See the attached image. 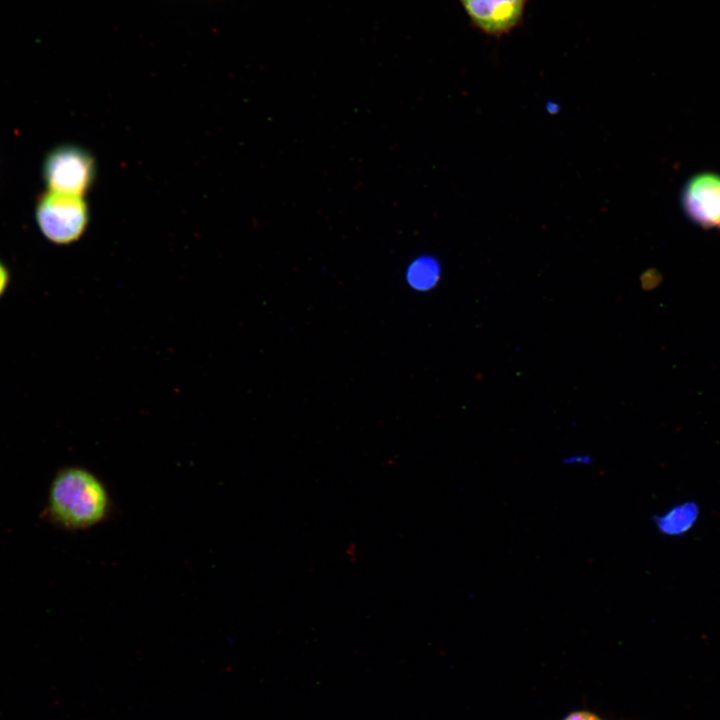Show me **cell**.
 Wrapping results in <instances>:
<instances>
[{
	"label": "cell",
	"mask_w": 720,
	"mask_h": 720,
	"mask_svg": "<svg viewBox=\"0 0 720 720\" xmlns=\"http://www.w3.org/2000/svg\"><path fill=\"white\" fill-rule=\"evenodd\" d=\"M558 109H559V106L555 103L547 105V110L549 113H552V114L556 113L558 111Z\"/></svg>",
	"instance_id": "8fae6325"
},
{
	"label": "cell",
	"mask_w": 720,
	"mask_h": 720,
	"mask_svg": "<svg viewBox=\"0 0 720 720\" xmlns=\"http://www.w3.org/2000/svg\"><path fill=\"white\" fill-rule=\"evenodd\" d=\"M562 463L568 466H589L593 463V457L587 453H574L565 456Z\"/></svg>",
	"instance_id": "ba28073f"
},
{
	"label": "cell",
	"mask_w": 720,
	"mask_h": 720,
	"mask_svg": "<svg viewBox=\"0 0 720 720\" xmlns=\"http://www.w3.org/2000/svg\"><path fill=\"white\" fill-rule=\"evenodd\" d=\"M472 25L480 32L501 37L522 22L527 0H458Z\"/></svg>",
	"instance_id": "277c9868"
},
{
	"label": "cell",
	"mask_w": 720,
	"mask_h": 720,
	"mask_svg": "<svg viewBox=\"0 0 720 720\" xmlns=\"http://www.w3.org/2000/svg\"><path fill=\"white\" fill-rule=\"evenodd\" d=\"M36 220L48 240L69 244L85 231L89 220L88 206L82 197L49 191L37 203Z\"/></svg>",
	"instance_id": "7a4b0ae2"
},
{
	"label": "cell",
	"mask_w": 720,
	"mask_h": 720,
	"mask_svg": "<svg viewBox=\"0 0 720 720\" xmlns=\"http://www.w3.org/2000/svg\"><path fill=\"white\" fill-rule=\"evenodd\" d=\"M700 515L697 502L687 500L671 506L652 517L656 531L665 537H680L687 534L696 524Z\"/></svg>",
	"instance_id": "8992f818"
},
{
	"label": "cell",
	"mask_w": 720,
	"mask_h": 720,
	"mask_svg": "<svg viewBox=\"0 0 720 720\" xmlns=\"http://www.w3.org/2000/svg\"><path fill=\"white\" fill-rule=\"evenodd\" d=\"M115 505L106 484L90 470L68 466L51 481L47 515L69 531H82L111 519Z\"/></svg>",
	"instance_id": "6da1fadb"
},
{
	"label": "cell",
	"mask_w": 720,
	"mask_h": 720,
	"mask_svg": "<svg viewBox=\"0 0 720 720\" xmlns=\"http://www.w3.org/2000/svg\"><path fill=\"white\" fill-rule=\"evenodd\" d=\"M96 174L93 157L74 145L58 146L47 155L43 176L49 191L82 197Z\"/></svg>",
	"instance_id": "3957f363"
},
{
	"label": "cell",
	"mask_w": 720,
	"mask_h": 720,
	"mask_svg": "<svg viewBox=\"0 0 720 720\" xmlns=\"http://www.w3.org/2000/svg\"><path fill=\"white\" fill-rule=\"evenodd\" d=\"M563 720H602L596 714L589 711H574L568 714Z\"/></svg>",
	"instance_id": "9c48e42d"
},
{
	"label": "cell",
	"mask_w": 720,
	"mask_h": 720,
	"mask_svg": "<svg viewBox=\"0 0 720 720\" xmlns=\"http://www.w3.org/2000/svg\"><path fill=\"white\" fill-rule=\"evenodd\" d=\"M9 282V273L5 265L0 261V297L7 288Z\"/></svg>",
	"instance_id": "30bf717a"
},
{
	"label": "cell",
	"mask_w": 720,
	"mask_h": 720,
	"mask_svg": "<svg viewBox=\"0 0 720 720\" xmlns=\"http://www.w3.org/2000/svg\"><path fill=\"white\" fill-rule=\"evenodd\" d=\"M683 205L688 215L705 227L720 226V176L697 175L685 187Z\"/></svg>",
	"instance_id": "5b68a950"
},
{
	"label": "cell",
	"mask_w": 720,
	"mask_h": 720,
	"mask_svg": "<svg viewBox=\"0 0 720 720\" xmlns=\"http://www.w3.org/2000/svg\"><path fill=\"white\" fill-rule=\"evenodd\" d=\"M440 266L431 257L416 259L408 268L407 279L415 289H429L439 280Z\"/></svg>",
	"instance_id": "52a82bcc"
}]
</instances>
